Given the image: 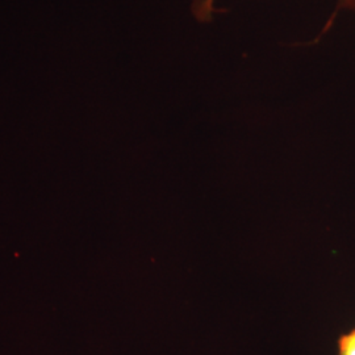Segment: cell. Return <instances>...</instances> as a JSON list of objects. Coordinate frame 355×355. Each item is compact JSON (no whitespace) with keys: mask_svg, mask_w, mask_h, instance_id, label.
Wrapping results in <instances>:
<instances>
[{"mask_svg":"<svg viewBox=\"0 0 355 355\" xmlns=\"http://www.w3.org/2000/svg\"><path fill=\"white\" fill-rule=\"evenodd\" d=\"M214 3L215 0H204L203 3L198 7V12L200 19H208L211 16V13L214 11ZM343 6L355 8V0H341Z\"/></svg>","mask_w":355,"mask_h":355,"instance_id":"2","label":"cell"},{"mask_svg":"<svg viewBox=\"0 0 355 355\" xmlns=\"http://www.w3.org/2000/svg\"><path fill=\"white\" fill-rule=\"evenodd\" d=\"M338 355H355V328L338 338Z\"/></svg>","mask_w":355,"mask_h":355,"instance_id":"1","label":"cell"}]
</instances>
